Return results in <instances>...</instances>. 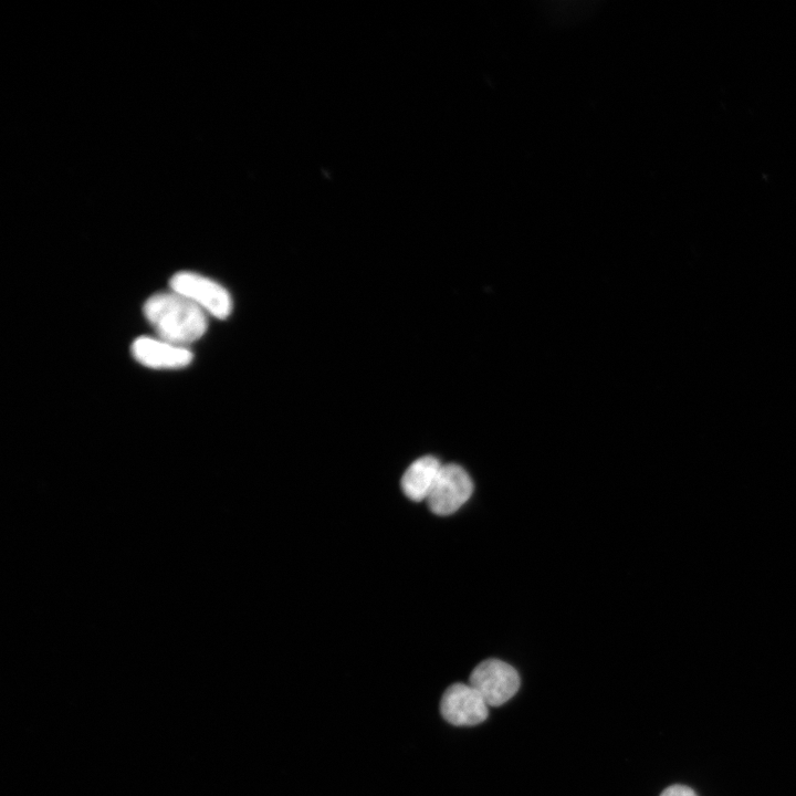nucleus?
<instances>
[{"label": "nucleus", "mask_w": 796, "mask_h": 796, "mask_svg": "<svg viewBox=\"0 0 796 796\" xmlns=\"http://www.w3.org/2000/svg\"><path fill=\"white\" fill-rule=\"evenodd\" d=\"M469 684L489 706H499L517 692L520 677L511 664L499 659H486L472 670Z\"/></svg>", "instance_id": "obj_3"}, {"label": "nucleus", "mask_w": 796, "mask_h": 796, "mask_svg": "<svg viewBox=\"0 0 796 796\" xmlns=\"http://www.w3.org/2000/svg\"><path fill=\"white\" fill-rule=\"evenodd\" d=\"M442 463L433 455L415 460L404 472L400 485L405 495L415 502L427 500Z\"/></svg>", "instance_id": "obj_7"}, {"label": "nucleus", "mask_w": 796, "mask_h": 796, "mask_svg": "<svg viewBox=\"0 0 796 796\" xmlns=\"http://www.w3.org/2000/svg\"><path fill=\"white\" fill-rule=\"evenodd\" d=\"M660 796H696V794L688 786L672 785L663 789Z\"/></svg>", "instance_id": "obj_8"}, {"label": "nucleus", "mask_w": 796, "mask_h": 796, "mask_svg": "<svg viewBox=\"0 0 796 796\" xmlns=\"http://www.w3.org/2000/svg\"><path fill=\"white\" fill-rule=\"evenodd\" d=\"M144 315L157 337L180 346L196 342L208 328L207 313L171 290L151 295Z\"/></svg>", "instance_id": "obj_1"}, {"label": "nucleus", "mask_w": 796, "mask_h": 796, "mask_svg": "<svg viewBox=\"0 0 796 796\" xmlns=\"http://www.w3.org/2000/svg\"><path fill=\"white\" fill-rule=\"evenodd\" d=\"M132 354L142 365L155 369H177L189 365L192 352L160 337L140 336L132 344Z\"/></svg>", "instance_id": "obj_6"}, {"label": "nucleus", "mask_w": 796, "mask_h": 796, "mask_svg": "<svg viewBox=\"0 0 796 796\" xmlns=\"http://www.w3.org/2000/svg\"><path fill=\"white\" fill-rule=\"evenodd\" d=\"M169 286L171 291L217 318H227L232 311L229 292L218 282L198 273L178 272L171 276Z\"/></svg>", "instance_id": "obj_2"}, {"label": "nucleus", "mask_w": 796, "mask_h": 796, "mask_svg": "<svg viewBox=\"0 0 796 796\" xmlns=\"http://www.w3.org/2000/svg\"><path fill=\"white\" fill-rule=\"evenodd\" d=\"M488 704L470 684L453 683L443 693L440 712L452 725L471 726L488 718Z\"/></svg>", "instance_id": "obj_5"}, {"label": "nucleus", "mask_w": 796, "mask_h": 796, "mask_svg": "<svg viewBox=\"0 0 796 796\" xmlns=\"http://www.w3.org/2000/svg\"><path fill=\"white\" fill-rule=\"evenodd\" d=\"M473 482L459 464H442L436 482L427 498L430 511L446 516L458 511L471 496Z\"/></svg>", "instance_id": "obj_4"}]
</instances>
